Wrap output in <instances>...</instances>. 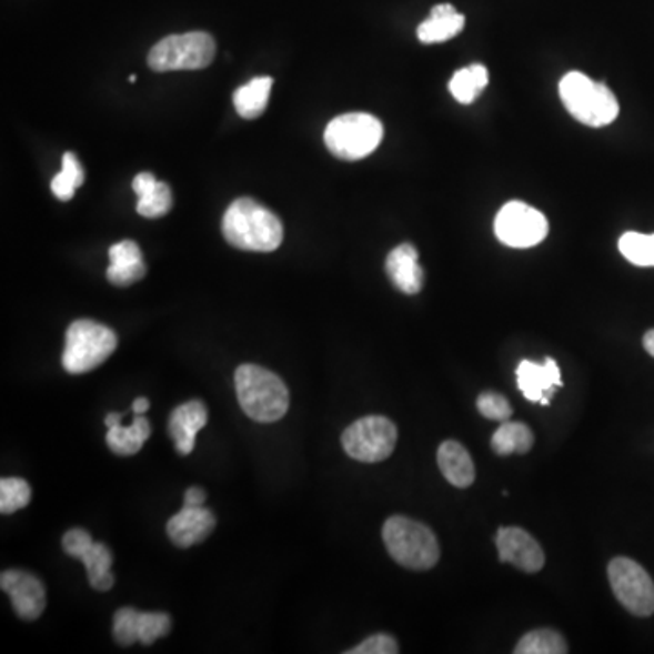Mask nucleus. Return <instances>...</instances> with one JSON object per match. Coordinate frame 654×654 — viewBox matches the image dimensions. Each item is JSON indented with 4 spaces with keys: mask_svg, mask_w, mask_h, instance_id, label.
I'll return each mask as SVG.
<instances>
[{
    "mask_svg": "<svg viewBox=\"0 0 654 654\" xmlns=\"http://www.w3.org/2000/svg\"><path fill=\"white\" fill-rule=\"evenodd\" d=\"M215 40L205 31L170 36L157 42L148 56V66L164 71L204 70L215 59Z\"/></svg>",
    "mask_w": 654,
    "mask_h": 654,
    "instance_id": "obj_7",
    "label": "nucleus"
},
{
    "mask_svg": "<svg viewBox=\"0 0 654 654\" xmlns=\"http://www.w3.org/2000/svg\"><path fill=\"white\" fill-rule=\"evenodd\" d=\"M120 420H122V415L120 413H110V415L105 416V425L111 427V425L120 424Z\"/></svg>",
    "mask_w": 654,
    "mask_h": 654,
    "instance_id": "obj_36",
    "label": "nucleus"
},
{
    "mask_svg": "<svg viewBox=\"0 0 654 654\" xmlns=\"http://www.w3.org/2000/svg\"><path fill=\"white\" fill-rule=\"evenodd\" d=\"M516 382H519V390L530 402L550 405L553 391L562 385V375H560L559 364L550 356L545 359L544 364L522 360L516 368Z\"/></svg>",
    "mask_w": 654,
    "mask_h": 654,
    "instance_id": "obj_15",
    "label": "nucleus"
},
{
    "mask_svg": "<svg viewBox=\"0 0 654 654\" xmlns=\"http://www.w3.org/2000/svg\"><path fill=\"white\" fill-rule=\"evenodd\" d=\"M516 654H565L567 644L564 636L553 630L531 631L520 640Z\"/></svg>",
    "mask_w": 654,
    "mask_h": 654,
    "instance_id": "obj_29",
    "label": "nucleus"
},
{
    "mask_svg": "<svg viewBox=\"0 0 654 654\" xmlns=\"http://www.w3.org/2000/svg\"><path fill=\"white\" fill-rule=\"evenodd\" d=\"M110 268L105 276L111 284L128 288L145 276V264L142 251L133 240H122L110 248Z\"/></svg>",
    "mask_w": 654,
    "mask_h": 654,
    "instance_id": "obj_19",
    "label": "nucleus"
},
{
    "mask_svg": "<svg viewBox=\"0 0 654 654\" xmlns=\"http://www.w3.org/2000/svg\"><path fill=\"white\" fill-rule=\"evenodd\" d=\"M131 410H133V413H139V415H145L148 410H150V400L140 396V399H137L135 402H133Z\"/></svg>",
    "mask_w": 654,
    "mask_h": 654,
    "instance_id": "obj_34",
    "label": "nucleus"
},
{
    "mask_svg": "<svg viewBox=\"0 0 654 654\" xmlns=\"http://www.w3.org/2000/svg\"><path fill=\"white\" fill-rule=\"evenodd\" d=\"M151 425L150 420L145 419L144 415L135 413L133 416V424L130 427L124 425L115 424L108 427V435H105V442L115 455L119 456H133L142 450L145 440L150 439Z\"/></svg>",
    "mask_w": 654,
    "mask_h": 654,
    "instance_id": "obj_23",
    "label": "nucleus"
},
{
    "mask_svg": "<svg viewBox=\"0 0 654 654\" xmlns=\"http://www.w3.org/2000/svg\"><path fill=\"white\" fill-rule=\"evenodd\" d=\"M204 490H200V487H190V490L185 491L184 505L197 507V505H204Z\"/></svg>",
    "mask_w": 654,
    "mask_h": 654,
    "instance_id": "obj_33",
    "label": "nucleus"
},
{
    "mask_svg": "<svg viewBox=\"0 0 654 654\" xmlns=\"http://www.w3.org/2000/svg\"><path fill=\"white\" fill-rule=\"evenodd\" d=\"M385 273L396 290L416 295L424 285V270L419 264V250L413 244H400L385 259Z\"/></svg>",
    "mask_w": 654,
    "mask_h": 654,
    "instance_id": "obj_18",
    "label": "nucleus"
},
{
    "mask_svg": "<svg viewBox=\"0 0 654 654\" xmlns=\"http://www.w3.org/2000/svg\"><path fill=\"white\" fill-rule=\"evenodd\" d=\"M436 460H439L442 475L451 485L465 490L475 482V464H473V459H471L467 450L460 442L447 440L444 444H440Z\"/></svg>",
    "mask_w": 654,
    "mask_h": 654,
    "instance_id": "obj_20",
    "label": "nucleus"
},
{
    "mask_svg": "<svg viewBox=\"0 0 654 654\" xmlns=\"http://www.w3.org/2000/svg\"><path fill=\"white\" fill-rule=\"evenodd\" d=\"M271 85H273L271 77H256L248 84L240 85L233 95L237 113L245 120L259 119L268 108Z\"/></svg>",
    "mask_w": 654,
    "mask_h": 654,
    "instance_id": "obj_24",
    "label": "nucleus"
},
{
    "mask_svg": "<svg viewBox=\"0 0 654 654\" xmlns=\"http://www.w3.org/2000/svg\"><path fill=\"white\" fill-rule=\"evenodd\" d=\"M215 530V515L204 505H184L165 525L168 536L177 547L188 550L191 545L204 542Z\"/></svg>",
    "mask_w": 654,
    "mask_h": 654,
    "instance_id": "obj_16",
    "label": "nucleus"
},
{
    "mask_svg": "<svg viewBox=\"0 0 654 654\" xmlns=\"http://www.w3.org/2000/svg\"><path fill=\"white\" fill-rule=\"evenodd\" d=\"M476 408H479L480 415L485 416V419L496 420V422H507L513 415L507 399L504 395H499V393H493V391L482 393L476 400Z\"/></svg>",
    "mask_w": 654,
    "mask_h": 654,
    "instance_id": "obj_31",
    "label": "nucleus"
},
{
    "mask_svg": "<svg viewBox=\"0 0 654 654\" xmlns=\"http://www.w3.org/2000/svg\"><path fill=\"white\" fill-rule=\"evenodd\" d=\"M611 587L620 604L635 616H651L654 613V584L647 571L635 560H611L607 567Z\"/></svg>",
    "mask_w": 654,
    "mask_h": 654,
    "instance_id": "obj_10",
    "label": "nucleus"
},
{
    "mask_svg": "<svg viewBox=\"0 0 654 654\" xmlns=\"http://www.w3.org/2000/svg\"><path fill=\"white\" fill-rule=\"evenodd\" d=\"M0 590L11 596L17 616L22 620H37L46 610L44 584L26 571H4L0 576Z\"/></svg>",
    "mask_w": 654,
    "mask_h": 654,
    "instance_id": "obj_13",
    "label": "nucleus"
},
{
    "mask_svg": "<svg viewBox=\"0 0 654 654\" xmlns=\"http://www.w3.org/2000/svg\"><path fill=\"white\" fill-rule=\"evenodd\" d=\"M559 91L565 110L582 124L604 128L618 117L620 105L615 93L580 71H571L562 77Z\"/></svg>",
    "mask_w": 654,
    "mask_h": 654,
    "instance_id": "obj_3",
    "label": "nucleus"
},
{
    "mask_svg": "<svg viewBox=\"0 0 654 654\" xmlns=\"http://www.w3.org/2000/svg\"><path fill=\"white\" fill-rule=\"evenodd\" d=\"M133 191L139 197L137 213L145 219H160L168 215L173 205L170 185L159 182L151 173H139L133 179Z\"/></svg>",
    "mask_w": 654,
    "mask_h": 654,
    "instance_id": "obj_21",
    "label": "nucleus"
},
{
    "mask_svg": "<svg viewBox=\"0 0 654 654\" xmlns=\"http://www.w3.org/2000/svg\"><path fill=\"white\" fill-rule=\"evenodd\" d=\"M496 550L502 562L515 565L524 573H539L545 564V555L539 542L520 527H502L496 535Z\"/></svg>",
    "mask_w": 654,
    "mask_h": 654,
    "instance_id": "obj_14",
    "label": "nucleus"
},
{
    "mask_svg": "<svg viewBox=\"0 0 654 654\" xmlns=\"http://www.w3.org/2000/svg\"><path fill=\"white\" fill-rule=\"evenodd\" d=\"M235 388L240 408L255 422H276L290 410V391L282 379L260 365H240Z\"/></svg>",
    "mask_w": 654,
    "mask_h": 654,
    "instance_id": "obj_2",
    "label": "nucleus"
},
{
    "mask_svg": "<svg viewBox=\"0 0 654 654\" xmlns=\"http://www.w3.org/2000/svg\"><path fill=\"white\" fill-rule=\"evenodd\" d=\"M84 184V170L77 160L76 153H64L62 155V170L57 173L56 179L51 180V191L57 199L66 200L73 199L77 188Z\"/></svg>",
    "mask_w": 654,
    "mask_h": 654,
    "instance_id": "obj_27",
    "label": "nucleus"
},
{
    "mask_svg": "<svg viewBox=\"0 0 654 654\" xmlns=\"http://www.w3.org/2000/svg\"><path fill=\"white\" fill-rule=\"evenodd\" d=\"M399 644L390 635H375L364 640L362 644L356 645L355 650L348 651V654H396Z\"/></svg>",
    "mask_w": 654,
    "mask_h": 654,
    "instance_id": "obj_32",
    "label": "nucleus"
},
{
    "mask_svg": "<svg viewBox=\"0 0 654 654\" xmlns=\"http://www.w3.org/2000/svg\"><path fill=\"white\" fill-rule=\"evenodd\" d=\"M495 233L502 244L516 250H527L539 245L547 237L550 222L542 211L520 200H513L502 205V210L499 211Z\"/></svg>",
    "mask_w": 654,
    "mask_h": 654,
    "instance_id": "obj_9",
    "label": "nucleus"
},
{
    "mask_svg": "<svg viewBox=\"0 0 654 654\" xmlns=\"http://www.w3.org/2000/svg\"><path fill=\"white\" fill-rule=\"evenodd\" d=\"M170 630L171 618L165 613H142L131 607H122L117 611L113 620V636L117 644L124 647L135 642L151 645L155 640L168 636Z\"/></svg>",
    "mask_w": 654,
    "mask_h": 654,
    "instance_id": "obj_12",
    "label": "nucleus"
},
{
    "mask_svg": "<svg viewBox=\"0 0 654 654\" xmlns=\"http://www.w3.org/2000/svg\"><path fill=\"white\" fill-rule=\"evenodd\" d=\"M222 233L237 250L270 253L284 240V225L273 211L256 200L239 199L225 211Z\"/></svg>",
    "mask_w": 654,
    "mask_h": 654,
    "instance_id": "obj_1",
    "label": "nucleus"
},
{
    "mask_svg": "<svg viewBox=\"0 0 654 654\" xmlns=\"http://www.w3.org/2000/svg\"><path fill=\"white\" fill-rule=\"evenodd\" d=\"M399 431L390 419L379 415L364 416L351 424L342 435V445L351 459L359 462H382L395 451Z\"/></svg>",
    "mask_w": 654,
    "mask_h": 654,
    "instance_id": "obj_8",
    "label": "nucleus"
},
{
    "mask_svg": "<svg viewBox=\"0 0 654 654\" xmlns=\"http://www.w3.org/2000/svg\"><path fill=\"white\" fill-rule=\"evenodd\" d=\"M208 424V408L200 400H190L179 405L170 416L168 431L180 455H190L195 450L197 433Z\"/></svg>",
    "mask_w": 654,
    "mask_h": 654,
    "instance_id": "obj_17",
    "label": "nucleus"
},
{
    "mask_svg": "<svg viewBox=\"0 0 654 654\" xmlns=\"http://www.w3.org/2000/svg\"><path fill=\"white\" fill-rule=\"evenodd\" d=\"M382 139L384 125L370 113H345L336 117L328 124L324 133V142L330 153L348 162L371 155Z\"/></svg>",
    "mask_w": 654,
    "mask_h": 654,
    "instance_id": "obj_6",
    "label": "nucleus"
},
{
    "mask_svg": "<svg viewBox=\"0 0 654 654\" xmlns=\"http://www.w3.org/2000/svg\"><path fill=\"white\" fill-rule=\"evenodd\" d=\"M137 80V76H130V82L131 84H133V82H135Z\"/></svg>",
    "mask_w": 654,
    "mask_h": 654,
    "instance_id": "obj_37",
    "label": "nucleus"
},
{
    "mask_svg": "<svg viewBox=\"0 0 654 654\" xmlns=\"http://www.w3.org/2000/svg\"><path fill=\"white\" fill-rule=\"evenodd\" d=\"M533 444H535L533 431L522 422H510V420L502 422L491 439V447L500 456L525 455L530 453Z\"/></svg>",
    "mask_w": 654,
    "mask_h": 654,
    "instance_id": "obj_25",
    "label": "nucleus"
},
{
    "mask_svg": "<svg viewBox=\"0 0 654 654\" xmlns=\"http://www.w3.org/2000/svg\"><path fill=\"white\" fill-rule=\"evenodd\" d=\"M618 250L625 259L630 260L631 264L640 265V268H654V233L653 235H644V233L630 231V233L620 237Z\"/></svg>",
    "mask_w": 654,
    "mask_h": 654,
    "instance_id": "obj_28",
    "label": "nucleus"
},
{
    "mask_svg": "<svg viewBox=\"0 0 654 654\" xmlns=\"http://www.w3.org/2000/svg\"><path fill=\"white\" fill-rule=\"evenodd\" d=\"M388 553L408 570L427 571L440 559L439 540L427 525L408 516H391L382 530Z\"/></svg>",
    "mask_w": 654,
    "mask_h": 654,
    "instance_id": "obj_4",
    "label": "nucleus"
},
{
    "mask_svg": "<svg viewBox=\"0 0 654 654\" xmlns=\"http://www.w3.org/2000/svg\"><path fill=\"white\" fill-rule=\"evenodd\" d=\"M487 84H490L487 68L484 64H471L456 71L450 80V91L460 104H471L479 99Z\"/></svg>",
    "mask_w": 654,
    "mask_h": 654,
    "instance_id": "obj_26",
    "label": "nucleus"
},
{
    "mask_svg": "<svg viewBox=\"0 0 654 654\" xmlns=\"http://www.w3.org/2000/svg\"><path fill=\"white\" fill-rule=\"evenodd\" d=\"M31 487L22 479L0 480V513L11 515L30 504Z\"/></svg>",
    "mask_w": 654,
    "mask_h": 654,
    "instance_id": "obj_30",
    "label": "nucleus"
},
{
    "mask_svg": "<svg viewBox=\"0 0 654 654\" xmlns=\"http://www.w3.org/2000/svg\"><path fill=\"white\" fill-rule=\"evenodd\" d=\"M115 350V331L93 320H77L66 333L62 365L71 375L90 373L104 364Z\"/></svg>",
    "mask_w": 654,
    "mask_h": 654,
    "instance_id": "obj_5",
    "label": "nucleus"
},
{
    "mask_svg": "<svg viewBox=\"0 0 654 654\" xmlns=\"http://www.w3.org/2000/svg\"><path fill=\"white\" fill-rule=\"evenodd\" d=\"M644 348L654 359V330L647 331L644 336Z\"/></svg>",
    "mask_w": 654,
    "mask_h": 654,
    "instance_id": "obj_35",
    "label": "nucleus"
},
{
    "mask_svg": "<svg viewBox=\"0 0 654 654\" xmlns=\"http://www.w3.org/2000/svg\"><path fill=\"white\" fill-rule=\"evenodd\" d=\"M62 550L66 555L84 562L93 590L110 591L113 587L115 584V578L111 575L113 555L108 550V545L95 542L88 531L76 527L62 536Z\"/></svg>",
    "mask_w": 654,
    "mask_h": 654,
    "instance_id": "obj_11",
    "label": "nucleus"
},
{
    "mask_svg": "<svg viewBox=\"0 0 654 654\" xmlns=\"http://www.w3.org/2000/svg\"><path fill=\"white\" fill-rule=\"evenodd\" d=\"M465 19L451 4H439L431 10V16L419 26L416 36L424 44H439L455 39L464 30Z\"/></svg>",
    "mask_w": 654,
    "mask_h": 654,
    "instance_id": "obj_22",
    "label": "nucleus"
}]
</instances>
